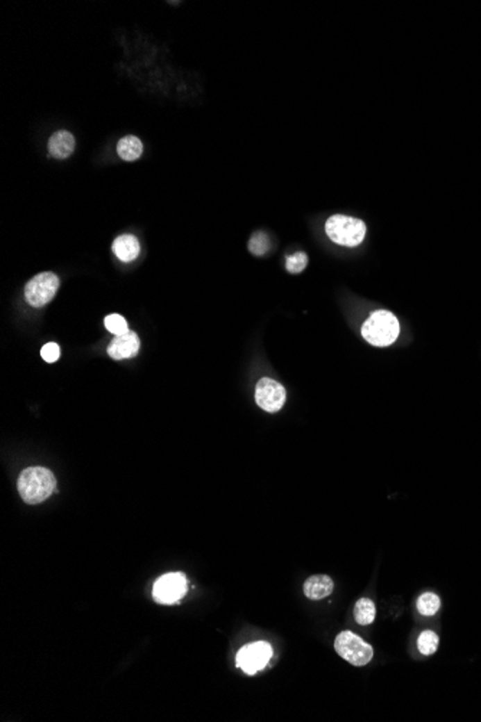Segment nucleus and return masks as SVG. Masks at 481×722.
<instances>
[{
	"label": "nucleus",
	"mask_w": 481,
	"mask_h": 722,
	"mask_svg": "<svg viewBox=\"0 0 481 722\" xmlns=\"http://www.w3.org/2000/svg\"><path fill=\"white\" fill-rule=\"evenodd\" d=\"M335 650L337 655L355 666H364L372 660L373 649L369 643L360 639L353 632H341L335 640Z\"/></svg>",
	"instance_id": "20e7f679"
},
{
	"label": "nucleus",
	"mask_w": 481,
	"mask_h": 722,
	"mask_svg": "<svg viewBox=\"0 0 481 722\" xmlns=\"http://www.w3.org/2000/svg\"><path fill=\"white\" fill-rule=\"evenodd\" d=\"M307 263H309V257H307L304 252H296L293 256L287 257L285 265L292 274H297V272H301L305 268Z\"/></svg>",
	"instance_id": "6ab92c4d"
},
{
	"label": "nucleus",
	"mask_w": 481,
	"mask_h": 722,
	"mask_svg": "<svg viewBox=\"0 0 481 722\" xmlns=\"http://www.w3.org/2000/svg\"><path fill=\"white\" fill-rule=\"evenodd\" d=\"M48 149H49L51 158L67 159L68 156L72 154V151L75 149L74 136L67 130L56 131L55 134L51 136V139L48 142Z\"/></svg>",
	"instance_id": "9d476101"
},
{
	"label": "nucleus",
	"mask_w": 481,
	"mask_h": 722,
	"mask_svg": "<svg viewBox=\"0 0 481 722\" xmlns=\"http://www.w3.org/2000/svg\"><path fill=\"white\" fill-rule=\"evenodd\" d=\"M273 656V648L267 641H255L244 646L237 653V666L248 675L262 671Z\"/></svg>",
	"instance_id": "423d86ee"
},
{
	"label": "nucleus",
	"mask_w": 481,
	"mask_h": 722,
	"mask_svg": "<svg viewBox=\"0 0 481 722\" xmlns=\"http://www.w3.org/2000/svg\"><path fill=\"white\" fill-rule=\"evenodd\" d=\"M41 355H42L44 361L48 362V363L56 362L58 359H60V355H61L60 346H58V345L53 343V342L47 343V345L42 347V350H41Z\"/></svg>",
	"instance_id": "aec40b11"
},
{
	"label": "nucleus",
	"mask_w": 481,
	"mask_h": 722,
	"mask_svg": "<svg viewBox=\"0 0 481 722\" xmlns=\"http://www.w3.org/2000/svg\"><path fill=\"white\" fill-rule=\"evenodd\" d=\"M355 620L360 626H369L376 617V607L372 600L363 597L355 604Z\"/></svg>",
	"instance_id": "4468645a"
},
{
	"label": "nucleus",
	"mask_w": 481,
	"mask_h": 722,
	"mask_svg": "<svg viewBox=\"0 0 481 722\" xmlns=\"http://www.w3.org/2000/svg\"><path fill=\"white\" fill-rule=\"evenodd\" d=\"M438 634L432 630H424L418 637V650L424 656H431L438 650Z\"/></svg>",
	"instance_id": "dca6fc26"
},
{
	"label": "nucleus",
	"mask_w": 481,
	"mask_h": 722,
	"mask_svg": "<svg viewBox=\"0 0 481 722\" xmlns=\"http://www.w3.org/2000/svg\"><path fill=\"white\" fill-rule=\"evenodd\" d=\"M104 325L107 327V330L110 331V334H112L114 336H120V335H124L128 331V326H127V322L126 319L121 316V315H108L104 320Z\"/></svg>",
	"instance_id": "a211bd4d"
},
{
	"label": "nucleus",
	"mask_w": 481,
	"mask_h": 722,
	"mask_svg": "<svg viewBox=\"0 0 481 722\" xmlns=\"http://www.w3.org/2000/svg\"><path fill=\"white\" fill-rule=\"evenodd\" d=\"M441 607V600L435 593L421 594L416 601V609L422 616H435Z\"/></svg>",
	"instance_id": "2eb2a0df"
},
{
	"label": "nucleus",
	"mask_w": 481,
	"mask_h": 722,
	"mask_svg": "<svg viewBox=\"0 0 481 722\" xmlns=\"http://www.w3.org/2000/svg\"><path fill=\"white\" fill-rule=\"evenodd\" d=\"M117 153L126 162L137 161L143 153V143L136 136H126L117 145Z\"/></svg>",
	"instance_id": "ddd939ff"
},
{
	"label": "nucleus",
	"mask_w": 481,
	"mask_h": 722,
	"mask_svg": "<svg viewBox=\"0 0 481 722\" xmlns=\"http://www.w3.org/2000/svg\"><path fill=\"white\" fill-rule=\"evenodd\" d=\"M112 251L119 260H121L123 263H130L139 257L140 244L134 236L124 233V236L115 238V241L112 243Z\"/></svg>",
	"instance_id": "f8f14e48"
},
{
	"label": "nucleus",
	"mask_w": 481,
	"mask_h": 722,
	"mask_svg": "<svg viewBox=\"0 0 481 722\" xmlns=\"http://www.w3.org/2000/svg\"><path fill=\"white\" fill-rule=\"evenodd\" d=\"M399 322L387 310H378L369 316L362 327V336L368 343L385 347L392 345L399 336Z\"/></svg>",
	"instance_id": "f03ea898"
},
{
	"label": "nucleus",
	"mask_w": 481,
	"mask_h": 722,
	"mask_svg": "<svg viewBox=\"0 0 481 722\" xmlns=\"http://www.w3.org/2000/svg\"><path fill=\"white\" fill-rule=\"evenodd\" d=\"M56 487L53 473L45 467H28L17 479V491L21 498L29 504H37L47 500Z\"/></svg>",
	"instance_id": "f257e3e1"
},
{
	"label": "nucleus",
	"mask_w": 481,
	"mask_h": 722,
	"mask_svg": "<svg viewBox=\"0 0 481 722\" xmlns=\"http://www.w3.org/2000/svg\"><path fill=\"white\" fill-rule=\"evenodd\" d=\"M139 349H140L139 336L134 334V331L128 330L124 335L115 336L111 341V343L108 345L107 350H108V355L112 359L121 361V359H130V358L136 356L139 354Z\"/></svg>",
	"instance_id": "1a4fd4ad"
},
{
	"label": "nucleus",
	"mask_w": 481,
	"mask_h": 722,
	"mask_svg": "<svg viewBox=\"0 0 481 722\" xmlns=\"http://www.w3.org/2000/svg\"><path fill=\"white\" fill-rule=\"evenodd\" d=\"M333 589H335L333 580L327 575L319 574V575H313L307 580L304 582L303 590H304V594L307 598L317 601V600H323L326 597H329L333 593Z\"/></svg>",
	"instance_id": "9b49d317"
},
{
	"label": "nucleus",
	"mask_w": 481,
	"mask_h": 722,
	"mask_svg": "<svg viewBox=\"0 0 481 722\" xmlns=\"http://www.w3.org/2000/svg\"><path fill=\"white\" fill-rule=\"evenodd\" d=\"M287 400L285 388L274 379L262 378L255 388V401L267 413H277Z\"/></svg>",
	"instance_id": "6e6552de"
},
{
	"label": "nucleus",
	"mask_w": 481,
	"mask_h": 722,
	"mask_svg": "<svg viewBox=\"0 0 481 722\" xmlns=\"http://www.w3.org/2000/svg\"><path fill=\"white\" fill-rule=\"evenodd\" d=\"M248 248L249 251H251L254 256H265V254L268 252L269 249V238L265 232H255L254 236L251 237V240H249V244H248Z\"/></svg>",
	"instance_id": "f3484780"
},
{
	"label": "nucleus",
	"mask_w": 481,
	"mask_h": 722,
	"mask_svg": "<svg viewBox=\"0 0 481 722\" xmlns=\"http://www.w3.org/2000/svg\"><path fill=\"white\" fill-rule=\"evenodd\" d=\"M187 590V581L182 573H169L162 575L153 587V598L160 604H175L180 601Z\"/></svg>",
	"instance_id": "0eeeda50"
},
{
	"label": "nucleus",
	"mask_w": 481,
	"mask_h": 722,
	"mask_svg": "<svg viewBox=\"0 0 481 722\" xmlns=\"http://www.w3.org/2000/svg\"><path fill=\"white\" fill-rule=\"evenodd\" d=\"M326 233L339 245L357 247L366 236V224L353 217L333 215L326 222Z\"/></svg>",
	"instance_id": "7ed1b4c3"
},
{
	"label": "nucleus",
	"mask_w": 481,
	"mask_h": 722,
	"mask_svg": "<svg viewBox=\"0 0 481 722\" xmlns=\"http://www.w3.org/2000/svg\"><path fill=\"white\" fill-rule=\"evenodd\" d=\"M58 287H60V279L53 272H41L28 281L25 287V297L31 306L42 307L55 297Z\"/></svg>",
	"instance_id": "39448f33"
}]
</instances>
